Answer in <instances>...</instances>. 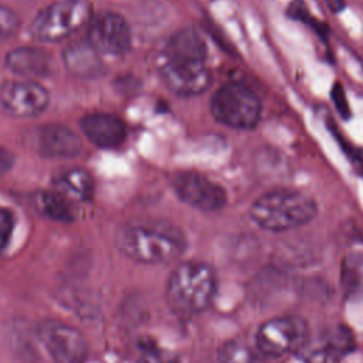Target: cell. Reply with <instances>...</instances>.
<instances>
[{
	"label": "cell",
	"mask_w": 363,
	"mask_h": 363,
	"mask_svg": "<svg viewBox=\"0 0 363 363\" xmlns=\"http://www.w3.org/2000/svg\"><path fill=\"white\" fill-rule=\"evenodd\" d=\"M14 230V214L9 208L0 207V252L6 250Z\"/></svg>",
	"instance_id": "cell-25"
},
{
	"label": "cell",
	"mask_w": 363,
	"mask_h": 363,
	"mask_svg": "<svg viewBox=\"0 0 363 363\" xmlns=\"http://www.w3.org/2000/svg\"><path fill=\"white\" fill-rule=\"evenodd\" d=\"M309 336V328L303 318L282 315L262 322L254 342L265 357H284L298 353Z\"/></svg>",
	"instance_id": "cell-6"
},
{
	"label": "cell",
	"mask_w": 363,
	"mask_h": 363,
	"mask_svg": "<svg viewBox=\"0 0 363 363\" xmlns=\"http://www.w3.org/2000/svg\"><path fill=\"white\" fill-rule=\"evenodd\" d=\"M220 363H265V356L257 347L255 342L251 343L244 337L227 340L218 350Z\"/></svg>",
	"instance_id": "cell-20"
},
{
	"label": "cell",
	"mask_w": 363,
	"mask_h": 363,
	"mask_svg": "<svg viewBox=\"0 0 363 363\" xmlns=\"http://www.w3.org/2000/svg\"><path fill=\"white\" fill-rule=\"evenodd\" d=\"M210 109L214 119L228 128L251 129L261 119L262 105L257 92L241 82H227L213 95Z\"/></svg>",
	"instance_id": "cell-5"
},
{
	"label": "cell",
	"mask_w": 363,
	"mask_h": 363,
	"mask_svg": "<svg viewBox=\"0 0 363 363\" xmlns=\"http://www.w3.org/2000/svg\"><path fill=\"white\" fill-rule=\"evenodd\" d=\"M118 251L142 264H166L177 259L186 250V237L167 221H130L115 234Z\"/></svg>",
	"instance_id": "cell-1"
},
{
	"label": "cell",
	"mask_w": 363,
	"mask_h": 363,
	"mask_svg": "<svg viewBox=\"0 0 363 363\" xmlns=\"http://www.w3.org/2000/svg\"><path fill=\"white\" fill-rule=\"evenodd\" d=\"M54 189L65 194L68 199L88 201L94 196L95 184L91 174L79 167L67 169L54 179Z\"/></svg>",
	"instance_id": "cell-18"
},
{
	"label": "cell",
	"mask_w": 363,
	"mask_h": 363,
	"mask_svg": "<svg viewBox=\"0 0 363 363\" xmlns=\"http://www.w3.org/2000/svg\"><path fill=\"white\" fill-rule=\"evenodd\" d=\"M101 52L88 41L71 43L62 52L65 68L79 78H96L104 74L105 67Z\"/></svg>",
	"instance_id": "cell-16"
},
{
	"label": "cell",
	"mask_w": 363,
	"mask_h": 363,
	"mask_svg": "<svg viewBox=\"0 0 363 363\" xmlns=\"http://www.w3.org/2000/svg\"><path fill=\"white\" fill-rule=\"evenodd\" d=\"M13 164H14V155L9 149L0 146V174L9 172L13 167Z\"/></svg>",
	"instance_id": "cell-27"
},
{
	"label": "cell",
	"mask_w": 363,
	"mask_h": 363,
	"mask_svg": "<svg viewBox=\"0 0 363 363\" xmlns=\"http://www.w3.org/2000/svg\"><path fill=\"white\" fill-rule=\"evenodd\" d=\"M50 104L48 91L31 79L6 81L0 86V108L13 118H33Z\"/></svg>",
	"instance_id": "cell-10"
},
{
	"label": "cell",
	"mask_w": 363,
	"mask_h": 363,
	"mask_svg": "<svg viewBox=\"0 0 363 363\" xmlns=\"http://www.w3.org/2000/svg\"><path fill=\"white\" fill-rule=\"evenodd\" d=\"M81 129L88 140L104 149L118 147L126 138L125 122L119 116L108 112L85 115L81 119Z\"/></svg>",
	"instance_id": "cell-14"
},
{
	"label": "cell",
	"mask_w": 363,
	"mask_h": 363,
	"mask_svg": "<svg viewBox=\"0 0 363 363\" xmlns=\"http://www.w3.org/2000/svg\"><path fill=\"white\" fill-rule=\"evenodd\" d=\"M340 288L350 299H363V252L346 254L340 264Z\"/></svg>",
	"instance_id": "cell-19"
},
{
	"label": "cell",
	"mask_w": 363,
	"mask_h": 363,
	"mask_svg": "<svg viewBox=\"0 0 363 363\" xmlns=\"http://www.w3.org/2000/svg\"><path fill=\"white\" fill-rule=\"evenodd\" d=\"M86 40L105 55L121 57L130 50L132 34L126 20L112 11L98 14L89 21Z\"/></svg>",
	"instance_id": "cell-12"
},
{
	"label": "cell",
	"mask_w": 363,
	"mask_h": 363,
	"mask_svg": "<svg viewBox=\"0 0 363 363\" xmlns=\"http://www.w3.org/2000/svg\"><path fill=\"white\" fill-rule=\"evenodd\" d=\"M216 292V271L200 261H187L177 265L166 285L167 303L182 318L206 311L211 305Z\"/></svg>",
	"instance_id": "cell-3"
},
{
	"label": "cell",
	"mask_w": 363,
	"mask_h": 363,
	"mask_svg": "<svg viewBox=\"0 0 363 363\" xmlns=\"http://www.w3.org/2000/svg\"><path fill=\"white\" fill-rule=\"evenodd\" d=\"M326 6H328V9L330 11L339 13V11H342L345 9L346 3H345V0H326Z\"/></svg>",
	"instance_id": "cell-28"
},
{
	"label": "cell",
	"mask_w": 363,
	"mask_h": 363,
	"mask_svg": "<svg viewBox=\"0 0 363 363\" xmlns=\"http://www.w3.org/2000/svg\"><path fill=\"white\" fill-rule=\"evenodd\" d=\"M356 349V339L350 328L337 323L309 336L296 353L303 363H342Z\"/></svg>",
	"instance_id": "cell-7"
},
{
	"label": "cell",
	"mask_w": 363,
	"mask_h": 363,
	"mask_svg": "<svg viewBox=\"0 0 363 363\" xmlns=\"http://www.w3.org/2000/svg\"><path fill=\"white\" fill-rule=\"evenodd\" d=\"M173 190L184 204L200 211H218L227 204L224 187L196 172L176 174Z\"/></svg>",
	"instance_id": "cell-11"
},
{
	"label": "cell",
	"mask_w": 363,
	"mask_h": 363,
	"mask_svg": "<svg viewBox=\"0 0 363 363\" xmlns=\"http://www.w3.org/2000/svg\"><path fill=\"white\" fill-rule=\"evenodd\" d=\"M38 336L54 363H84L88 346L75 328L57 319H44L38 325Z\"/></svg>",
	"instance_id": "cell-8"
},
{
	"label": "cell",
	"mask_w": 363,
	"mask_h": 363,
	"mask_svg": "<svg viewBox=\"0 0 363 363\" xmlns=\"http://www.w3.org/2000/svg\"><path fill=\"white\" fill-rule=\"evenodd\" d=\"M330 95H332V101H333V105L336 108V111L339 112V115L345 119H347L350 116V106H349V101H347V96H346V91L345 88L342 86V84H335L332 86V91H330Z\"/></svg>",
	"instance_id": "cell-26"
},
{
	"label": "cell",
	"mask_w": 363,
	"mask_h": 363,
	"mask_svg": "<svg viewBox=\"0 0 363 363\" xmlns=\"http://www.w3.org/2000/svg\"><path fill=\"white\" fill-rule=\"evenodd\" d=\"M140 363H177L174 353L162 349L152 340L140 342Z\"/></svg>",
	"instance_id": "cell-22"
},
{
	"label": "cell",
	"mask_w": 363,
	"mask_h": 363,
	"mask_svg": "<svg viewBox=\"0 0 363 363\" xmlns=\"http://www.w3.org/2000/svg\"><path fill=\"white\" fill-rule=\"evenodd\" d=\"M37 206L40 211L51 220L61 223H69L74 220V210L68 197L57 189L41 191L37 197Z\"/></svg>",
	"instance_id": "cell-21"
},
{
	"label": "cell",
	"mask_w": 363,
	"mask_h": 363,
	"mask_svg": "<svg viewBox=\"0 0 363 363\" xmlns=\"http://www.w3.org/2000/svg\"><path fill=\"white\" fill-rule=\"evenodd\" d=\"M89 0H58L40 10L30 24V35L41 43H58L91 21Z\"/></svg>",
	"instance_id": "cell-4"
},
{
	"label": "cell",
	"mask_w": 363,
	"mask_h": 363,
	"mask_svg": "<svg viewBox=\"0 0 363 363\" xmlns=\"http://www.w3.org/2000/svg\"><path fill=\"white\" fill-rule=\"evenodd\" d=\"M286 14L292 18V20H296V21H301L303 24H311L316 33L319 35H323V33H326V27L322 26L319 21H315L313 20V16L311 14L309 9H308V4L303 1V0H292L286 9Z\"/></svg>",
	"instance_id": "cell-23"
},
{
	"label": "cell",
	"mask_w": 363,
	"mask_h": 363,
	"mask_svg": "<svg viewBox=\"0 0 363 363\" xmlns=\"http://www.w3.org/2000/svg\"><path fill=\"white\" fill-rule=\"evenodd\" d=\"M30 140L37 155L50 159L77 157L84 147L81 138L71 128L61 123L37 126Z\"/></svg>",
	"instance_id": "cell-13"
},
{
	"label": "cell",
	"mask_w": 363,
	"mask_h": 363,
	"mask_svg": "<svg viewBox=\"0 0 363 363\" xmlns=\"http://www.w3.org/2000/svg\"><path fill=\"white\" fill-rule=\"evenodd\" d=\"M160 57L169 60L207 61V44L199 30L183 27L167 40Z\"/></svg>",
	"instance_id": "cell-17"
},
{
	"label": "cell",
	"mask_w": 363,
	"mask_h": 363,
	"mask_svg": "<svg viewBox=\"0 0 363 363\" xmlns=\"http://www.w3.org/2000/svg\"><path fill=\"white\" fill-rule=\"evenodd\" d=\"M51 55L40 47H17L9 51L4 57V65L13 74L23 79L47 77L51 71Z\"/></svg>",
	"instance_id": "cell-15"
},
{
	"label": "cell",
	"mask_w": 363,
	"mask_h": 363,
	"mask_svg": "<svg viewBox=\"0 0 363 363\" xmlns=\"http://www.w3.org/2000/svg\"><path fill=\"white\" fill-rule=\"evenodd\" d=\"M20 28L18 14L0 3V41L13 37Z\"/></svg>",
	"instance_id": "cell-24"
},
{
	"label": "cell",
	"mask_w": 363,
	"mask_h": 363,
	"mask_svg": "<svg viewBox=\"0 0 363 363\" xmlns=\"http://www.w3.org/2000/svg\"><path fill=\"white\" fill-rule=\"evenodd\" d=\"M318 214L316 201L294 189L279 187L261 194L250 207V218L265 231L282 233L311 223Z\"/></svg>",
	"instance_id": "cell-2"
},
{
	"label": "cell",
	"mask_w": 363,
	"mask_h": 363,
	"mask_svg": "<svg viewBox=\"0 0 363 363\" xmlns=\"http://www.w3.org/2000/svg\"><path fill=\"white\" fill-rule=\"evenodd\" d=\"M157 68L164 85L179 96L200 95L211 84V72L207 61L169 60L160 57Z\"/></svg>",
	"instance_id": "cell-9"
}]
</instances>
